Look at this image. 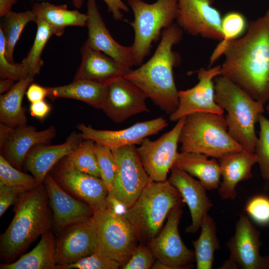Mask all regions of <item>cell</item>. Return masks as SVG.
<instances>
[{"instance_id":"8","label":"cell","mask_w":269,"mask_h":269,"mask_svg":"<svg viewBox=\"0 0 269 269\" xmlns=\"http://www.w3.org/2000/svg\"><path fill=\"white\" fill-rule=\"evenodd\" d=\"M96 253L114 260L121 268L129 260L140 241L136 230L124 215L105 208L94 212Z\"/></svg>"},{"instance_id":"19","label":"cell","mask_w":269,"mask_h":269,"mask_svg":"<svg viewBox=\"0 0 269 269\" xmlns=\"http://www.w3.org/2000/svg\"><path fill=\"white\" fill-rule=\"evenodd\" d=\"M53 213V223L59 233L66 227L93 217L94 211L87 203L64 190L48 174L43 182Z\"/></svg>"},{"instance_id":"14","label":"cell","mask_w":269,"mask_h":269,"mask_svg":"<svg viewBox=\"0 0 269 269\" xmlns=\"http://www.w3.org/2000/svg\"><path fill=\"white\" fill-rule=\"evenodd\" d=\"M221 65L209 69L201 68L196 73L198 83L193 87L178 92L179 104L169 115L171 122L195 113L224 115V111L215 100L214 79L221 74Z\"/></svg>"},{"instance_id":"33","label":"cell","mask_w":269,"mask_h":269,"mask_svg":"<svg viewBox=\"0 0 269 269\" xmlns=\"http://www.w3.org/2000/svg\"><path fill=\"white\" fill-rule=\"evenodd\" d=\"M0 28L5 40V55L11 63H14L13 54L15 46L27 23L35 22L36 16L32 10L22 12L10 11L3 16Z\"/></svg>"},{"instance_id":"23","label":"cell","mask_w":269,"mask_h":269,"mask_svg":"<svg viewBox=\"0 0 269 269\" xmlns=\"http://www.w3.org/2000/svg\"><path fill=\"white\" fill-rule=\"evenodd\" d=\"M56 134L53 126L40 131H37L33 126L26 125L13 127L0 149V154L14 167L21 170L29 150L37 145L48 144Z\"/></svg>"},{"instance_id":"40","label":"cell","mask_w":269,"mask_h":269,"mask_svg":"<svg viewBox=\"0 0 269 269\" xmlns=\"http://www.w3.org/2000/svg\"><path fill=\"white\" fill-rule=\"evenodd\" d=\"M245 210L250 218L258 224H269V197L265 195L253 196L248 201Z\"/></svg>"},{"instance_id":"42","label":"cell","mask_w":269,"mask_h":269,"mask_svg":"<svg viewBox=\"0 0 269 269\" xmlns=\"http://www.w3.org/2000/svg\"><path fill=\"white\" fill-rule=\"evenodd\" d=\"M152 252L148 246L139 244L127 262L121 268L123 269H151L155 261Z\"/></svg>"},{"instance_id":"50","label":"cell","mask_w":269,"mask_h":269,"mask_svg":"<svg viewBox=\"0 0 269 269\" xmlns=\"http://www.w3.org/2000/svg\"><path fill=\"white\" fill-rule=\"evenodd\" d=\"M14 81L9 79H1L0 81V94L8 91L14 85Z\"/></svg>"},{"instance_id":"2","label":"cell","mask_w":269,"mask_h":269,"mask_svg":"<svg viewBox=\"0 0 269 269\" xmlns=\"http://www.w3.org/2000/svg\"><path fill=\"white\" fill-rule=\"evenodd\" d=\"M182 34V29L177 23H173L164 29L152 57L137 69H131L123 76L169 115L176 110L179 104V91L173 69L180 62V57L172 51V48L180 41Z\"/></svg>"},{"instance_id":"24","label":"cell","mask_w":269,"mask_h":269,"mask_svg":"<svg viewBox=\"0 0 269 269\" xmlns=\"http://www.w3.org/2000/svg\"><path fill=\"white\" fill-rule=\"evenodd\" d=\"M218 162L222 179L219 195L222 200H234L238 184L253 177L252 168L257 163V157L254 152L243 150L227 154Z\"/></svg>"},{"instance_id":"28","label":"cell","mask_w":269,"mask_h":269,"mask_svg":"<svg viewBox=\"0 0 269 269\" xmlns=\"http://www.w3.org/2000/svg\"><path fill=\"white\" fill-rule=\"evenodd\" d=\"M56 240L50 230L41 236L37 245L14 262L1 264L0 269H56Z\"/></svg>"},{"instance_id":"7","label":"cell","mask_w":269,"mask_h":269,"mask_svg":"<svg viewBox=\"0 0 269 269\" xmlns=\"http://www.w3.org/2000/svg\"><path fill=\"white\" fill-rule=\"evenodd\" d=\"M134 20L130 23L134 32L131 46L135 65H139L150 52L152 43L176 20L177 0H157L148 3L142 0H128Z\"/></svg>"},{"instance_id":"29","label":"cell","mask_w":269,"mask_h":269,"mask_svg":"<svg viewBox=\"0 0 269 269\" xmlns=\"http://www.w3.org/2000/svg\"><path fill=\"white\" fill-rule=\"evenodd\" d=\"M34 77L28 76L18 81L6 93L0 96V122L13 127L27 123L25 109L22 106L23 96Z\"/></svg>"},{"instance_id":"4","label":"cell","mask_w":269,"mask_h":269,"mask_svg":"<svg viewBox=\"0 0 269 269\" xmlns=\"http://www.w3.org/2000/svg\"><path fill=\"white\" fill-rule=\"evenodd\" d=\"M214 88L215 100L226 112L228 133L245 150L255 152L258 140L255 127L265 111L264 104L221 75L215 78Z\"/></svg>"},{"instance_id":"1","label":"cell","mask_w":269,"mask_h":269,"mask_svg":"<svg viewBox=\"0 0 269 269\" xmlns=\"http://www.w3.org/2000/svg\"><path fill=\"white\" fill-rule=\"evenodd\" d=\"M223 55L220 75L266 104L269 99V9L248 23L245 34L230 41Z\"/></svg>"},{"instance_id":"34","label":"cell","mask_w":269,"mask_h":269,"mask_svg":"<svg viewBox=\"0 0 269 269\" xmlns=\"http://www.w3.org/2000/svg\"><path fill=\"white\" fill-rule=\"evenodd\" d=\"M248 23L245 16L238 11H230L222 17L221 30L222 39L213 51L210 65L223 55L227 44L240 37L246 31Z\"/></svg>"},{"instance_id":"31","label":"cell","mask_w":269,"mask_h":269,"mask_svg":"<svg viewBox=\"0 0 269 269\" xmlns=\"http://www.w3.org/2000/svg\"><path fill=\"white\" fill-rule=\"evenodd\" d=\"M200 228L199 237L192 241L196 269H211L215 253L220 246L215 222L208 214L203 219Z\"/></svg>"},{"instance_id":"48","label":"cell","mask_w":269,"mask_h":269,"mask_svg":"<svg viewBox=\"0 0 269 269\" xmlns=\"http://www.w3.org/2000/svg\"><path fill=\"white\" fill-rule=\"evenodd\" d=\"M13 127L7 124L0 123V149L3 147L7 141Z\"/></svg>"},{"instance_id":"15","label":"cell","mask_w":269,"mask_h":269,"mask_svg":"<svg viewBox=\"0 0 269 269\" xmlns=\"http://www.w3.org/2000/svg\"><path fill=\"white\" fill-rule=\"evenodd\" d=\"M177 24L193 36L221 40L222 17L213 0H177Z\"/></svg>"},{"instance_id":"38","label":"cell","mask_w":269,"mask_h":269,"mask_svg":"<svg viewBox=\"0 0 269 269\" xmlns=\"http://www.w3.org/2000/svg\"><path fill=\"white\" fill-rule=\"evenodd\" d=\"M95 152L101 178L109 192L113 188L117 172V166L114 154L111 149L96 142Z\"/></svg>"},{"instance_id":"51","label":"cell","mask_w":269,"mask_h":269,"mask_svg":"<svg viewBox=\"0 0 269 269\" xmlns=\"http://www.w3.org/2000/svg\"><path fill=\"white\" fill-rule=\"evenodd\" d=\"M73 5L76 8H80L82 6L84 0H72Z\"/></svg>"},{"instance_id":"6","label":"cell","mask_w":269,"mask_h":269,"mask_svg":"<svg viewBox=\"0 0 269 269\" xmlns=\"http://www.w3.org/2000/svg\"><path fill=\"white\" fill-rule=\"evenodd\" d=\"M183 203L178 191L168 180L152 181L128 209L125 216L136 230L140 241L148 242L160 231L170 211Z\"/></svg>"},{"instance_id":"3","label":"cell","mask_w":269,"mask_h":269,"mask_svg":"<svg viewBox=\"0 0 269 269\" xmlns=\"http://www.w3.org/2000/svg\"><path fill=\"white\" fill-rule=\"evenodd\" d=\"M43 183L21 195L14 204V215L0 238L1 258L11 263L39 236L50 230L52 220Z\"/></svg>"},{"instance_id":"39","label":"cell","mask_w":269,"mask_h":269,"mask_svg":"<svg viewBox=\"0 0 269 269\" xmlns=\"http://www.w3.org/2000/svg\"><path fill=\"white\" fill-rule=\"evenodd\" d=\"M121 265L96 252L71 264L57 265L56 269H118Z\"/></svg>"},{"instance_id":"21","label":"cell","mask_w":269,"mask_h":269,"mask_svg":"<svg viewBox=\"0 0 269 269\" xmlns=\"http://www.w3.org/2000/svg\"><path fill=\"white\" fill-rule=\"evenodd\" d=\"M87 14L88 38L86 42L88 45L128 69L135 65L131 46H123L114 40L104 23L95 0H87Z\"/></svg>"},{"instance_id":"13","label":"cell","mask_w":269,"mask_h":269,"mask_svg":"<svg viewBox=\"0 0 269 269\" xmlns=\"http://www.w3.org/2000/svg\"><path fill=\"white\" fill-rule=\"evenodd\" d=\"M53 167L51 175L67 192L88 204L94 212L106 207L109 190L101 178L76 169L64 158Z\"/></svg>"},{"instance_id":"9","label":"cell","mask_w":269,"mask_h":269,"mask_svg":"<svg viewBox=\"0 0 269 269\" xmlns=\"http://www.w3.org/2000/svg\"><path fill=\"white\" fill-rule=\"evenodd\" d=\"M261 234L249 218L241 214L226 246L230 253L220 269H269V256L261 254Z\"/></svg>"},{"instance_id":"30","label":"cell","mask_w":269,"mask_h":269,"mask_svg":"<svg viewBox=\"0 0 269 269\" xmlns=\"http://www.w3.org/2000/svg\"><path fill=\"white\" fill-rule=\"evenodd\" d=\"M32 11L39 18L58 30L62 35L68 26H86L88 15L77 10L68 9L66 4L54 5L47 2L34 4Z\"/></svg>"},{"instance_id":"43","label":"cell","mask_w":269,"mask_h":269,"mask_svg":"<svg viewBox=\"0 0 269 269\" xmlns=\"http://www.w3.org/2000/svg\"><path fill=\"white\" fill-rule=\"evenodd\" d=\"M24 192L7 186L0 182V216L1 217L8 207L14 204Z\"/></svg>"},{"instance_id":"41","label":"cell","mask_w":269,"mask_h":269,"mask_svg":"<svg viewBox=\"0 0 269 269\" xmlns=\"http://www.w3.org/2000/svg\"><path fill=\"white\" fill-rule=\"evenodd\" d=\"M5 40L0 28V76L1 79L19 81L29 76L20 64L10 62L5 55Z\"/></svg>"},{"instance_id":"27","label":"cell","mask_w":269,"mask_h":269,"mask_svg":"<svg viewBox=\"0 0 269 269\" xmlns=\"http://www.w3.org/2000/svg\"><path fill=\"white\" fill-rule=\"evenodd\" d=\"M107 85L87 79H74L68 85L47 87V97L51 99L80 100L95 108L102 109L107 95Z\"/></svg>"},{"instance_id":"17","label":"cell","mask_w":269,"mask_h":269,"mask_svg":"<svg viewBox=\"0 0 269 269\" xmlns=\"http://www.w3.org/2000/svg\"><path fill=\"white\" fill-rule=\"evenodd\" d=\"M168 125L162 117L151 120L137 122L121 130H99L84 124H78L76 128L80 131L83 139H91L111 150L129 145H140L148 136L154 135Z\"/></svg>"},{"instance_id":"52","label":"cell","mask_w":269,"mask_h":269,"mask_svg":"<svg viewBox=\"0 0 269 269\" xmlns=\"http://www.w3.org/2000/svg\"><path fill=\"white\" fill-rule=\"evenodd\" d=\"M267 106H266V110L268 112V114H269V99L267 103Z\"/></svg>"},{"instance_id":"47","label":"cell","mask_w":269,"mask_h":269,"mask_svg":"<svg viewBox=\"0 0 269 269\" xmlns=\"http://www.w3.org/2000/svg\"><path fill=\"white\" fill-rule=\"evenodd\" d=\"M106 208L117 214L124 216L128 209L121 202L109 194L106 198Z\"/></svg>"},{"instance_id":"49","label":"cell","mask_w":269,"mask_h":269,"mask_svg":"<svg viewBox=\"0 0 269 269\" xmlns=\"http://www.w3.org/2000/svg\"><path fill=\"white\" fill-rule=\"evenodd\" d=\"M16 1V0H0V16L3 17L10 12L12 5Z\"/></svg>"},{"instance_id":"5","label":"cell","mask_w":269,"mask_h":269,"mask_svg":"<svg viewBox=\"0 0 269 269\" xmlns=\"http://www.w3.org/2000/svg\"><path fill=\"white\" fill-rule=\"evenodd\" d=\"M181 152L219 159L245 150L229 134L223 115L195 113L185 117L179 138Z\"/></svg>"},{"instance_id":"25","label":"cell","mask_w":269,"mask_h":269,"mask_svg":"<svg viewBox=\"0 0 269 269\" xmlns=\"http://www.w3.org/2000/svg\"><path fill=\"white\" fill-rule=\"evenodd\" d=\"M81 52V62L74 79H87L107 85L131 69L106 54L93 49L86 42Z\"/></svg>"},{"instance_id":"44","label":"cell","mask_w":269,"mask_h":269,"mask_svg":"<svg viewBox=\"0 0 269 269\" xmlns=\"http://www.w3.org/2000/svg\"><path fill=\"white\" fill-rule=\"evenodd\" d=\"M26 97L30 103L44 100L48 95L47 88L35 83H31L25 93Z\"/></svg>"},{"instance_id":"20","label":"cell","mask_w":269,"mask_h":269,"mask_svg":"<svg viewBox=\"0 0 269 269\" xmlns=\"http://www.w3.org/2000/svg\"><path fill=\"white\" fill-rule=\"evenodd\" d=\"M170 171L168 181L178 191L190 211L191 224L185 231L194 233L200 228L204 216L213 206V202L207 194V190L199 180L175 166Z\"/></svg>"},{"instance_id":"45","label":"cell","mask_w":269,"mask_h":269,"mask_svg":"<svg viewBox=\"0 0 269 269\" xmlns=\"http://www.w3.org/2000/svg\"><path fill=\"white\" fill-rule=\"evenodd\" d=\"M51 110V106L44 100L31 103L29 106L31 116L41 120L45 119Z\"/></svg>"},{"instance_id":"26","label":"cell","mask_w":269,"mask_h":269,"mask_svg":"<svg viewBox=\"0 0 269 269\" xmlns=\"http://www.w3.org/2000/svg\"><path fill=\"white\" fill-rule=\"evenodd\" d=\"M173 166L196 177L207 190L217 189L221 183L219 162L198 153L178 152Z\"/></svg>"},{"instance_id":"37","label":"cell","mask_w":269,"mask_h":269,"mask_svg":"<svg viewBox=\"0 0 269 269\" xmlns=\"http://www.w3.org/2000/svg\"><path fill=\"white\" fill-rule=\"evenodd\" d=\"M258 123L260 133L255 153L262 178L269 180V120L262 114Z\"/></svg>"},{"instance_id":"12","label":"cell","mask_w":269,"mask_h":269,"mask_svg":"<svg viewBox=\"0 0 269 269\" xmlns=\"http://www.w3.org/2000/svg\"><path fill=\"white\" fill-rule=\"evenodd\" d=\"M182 205H177L170 211L164 227L148 242L156 259L171 269H189L195 262L194 252L185 245L179 232Z\"/></svg>"},{"instance_id":"32","label":"cell","mask_w":269,"mask_h":269,"mask_svg":"<svg viewBox=\"0 0 269 269\" xmlns=\"http://www.w3.org/2000/svg\"><path fill=\"white\" fill-rule=\"evenodd\" d=\"M35 22L37 31L33 43L27 56L20 63L28 75L33 77L39 73L43 65L41 55L48 39L53 34L62 35L58 30L39 18L36 17Z\"/></svg>"},{"instance_id":"11","label":"cell","mask_w":269,"mask_h":269,"mask_svg":"<svg viewBox=\"0 0 269 269\" xmlns=\"http://www.w3.org/2000/svg\"><path fill=\"white\" fill-rule=\"evenodd\" d=\"M185 117L177 121L173 128L155 140L147 137L136 150L147 174L153 181H163L173 166L178 152L179 138Z\"/></svg>"},{"instance_id":"10","label":"cell","mask_w":269,"mask_h":269,"mask_svg":"<svg viewBox=\"0 0 269 269\" xmlns=\"http://www.w3.org/2000/svg\"><path fill=\"white\" fill-rule=\"evenodd\" d=\"M112 151L117 172L113 188L108 194L129 209L152 180L141 163L135 145H126Z\"/></svg>"},{"instance_id":"36","label":"cell","mask_w":269,"mask_h":269,"mask_svg":"<svg viewBox=\"0 0 269 269\" xmlns=\"http://www.w3.org/2000/svg\"><path fill=\"white\" fill-rule=\"evenodd\" d=\"M0 182L23 192L31 190L40 184L31 175L22 172L0 155Z\"/></svg>"},{"instance_id":"35","label":"cell","mask_w":269,"mask_h":269,"mask_svg":"<svg viewBox=\"0 0 269 269\" xmlns=\"http://www.w3.org/2000/svg\"><path fill=\"white\" fill-rule=\"evenodd\" d=\"M64 158L76 169L101 178L94 141L91 139L82 141L75 150Z\"/></svg>"},{"instance_id":"22","label":"cell","mask_w":269,"mask_h":269,"mask_svg":"<svg viewBox=\"0 0 269 269\" xmlns=\"http://www.w3.org/2000/svg\"><path fill=\"white\" fill-rule=\"evenodd\" d=\"M83 140L80 133L74 132L62 143L35 145L27 154L23 165L39 184H42L53 167L75 150Z\"/></svg>"},{"instance_id":"16","label":"cell","mask_w":269,"mask_h":269,"mask_svg":"<svg viewBox=\"0 0 269 269\" xmlns=\"http://www.w3.org/2000/svg\"><path fill=\"white\" fill-rule=\"evenodd\" d=\"M107 86V95L102 110L115 123H122L134 115L149 112L146 104V95L123 76Z\"/></svg>"},{"instance_id":"46","label":"cell","mask_w":269,"mask_h":269,"mask_svg":"<svg viewBox=\"0 0 269 269\" xmlns=\"http://www.w3.org/2000/svg\"><path fill=\"white\" fill-rule=\"evenodd\" d=\"M108 7V10L112 12L113 18L117 20H122L123 15L121 10L129 11L128 6L122 0H103Z\"/></svg>"},{"instance_id":"18","label":"cell","mask_w":269,"mask_h":269,"mask_svg":"<svg viewBox=\"0 0 269 269\" xmlns=\"http://www.w3.org/2000/svg\"><path fill=\"white\" fill-rule=\"evenodd\" d=\"M59 234L55 249L57 265L73 263L96 252L97 235L93 217L72 224Z\"/></svg>"}]
</instances>
